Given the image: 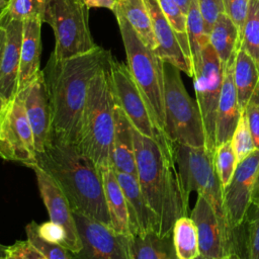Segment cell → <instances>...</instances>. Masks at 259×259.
I'll use <instances>...</instances> for the list:
<instances>
[{"label":"cell","mask_w":259,"mask_h":259,"mask_svg":"<svg viewBox=\"0 0 259 259\" xmlns=\"http://www.w3.org/2000/svg\"><path fill=\"white\" fill-rule=\"evenodd\" d=\"M111 57L110 51L99 46L68 59L51 54L41 71L51 107L52 138L78 145L89 83Z\"/></svg>","instance_id":"1"},{"label":"cell","mask_w":259,"mask_h":259,"mask_svg":"<svg viewBox=\"0 0 259 259\" xmlns=\"http://www.w3.org/2000/svg\"><path fill=\"white\" fill-rule=\"evenodd\" d=\"M137 178L159 221V235L172 233L175 222L188 215V198L181 186L173 144H161L134 127Z\"/></svg>","instance_id":"2"},{"label":"cell","mask_w":259,"mask_h":259,"mask_svg":"<svg viewBox=\"0 0 259 259\" xmlns=\"http://www.w3.org/2000/svg\"><path fill=\"white\" fill-rule=\"evenodd\" d=\"M41 167L61 188L73 211L109 226L100 168L76 145L52 138L36 154Z\"/></svg>","instance_id":"3"},{"label":"cell","mask_w":259,"mask_h":259,"mask_svg":"<svg viewBox=\"0 0 259 259\" xmlns=\"http://www.w3.org/2000/svg\"><path fill=\"white\" fill-rule=\"evenodd\" d=\"M110 60L89 83L77 145L99 168L111 166L115 98L109 71Z\"/></svg>","instance_id":"4"},{"label":"cell","mask_w":259,"mask_h":259,"mask_svg":"<svg viewBox=\"0 0 259 259\" xmlns=\"http://www.w3.org/2000/svg\"><path fill=\"white\" fill-rule=\"evenodd\" d=\"M124 47L127 67L136 82L157 130L165 134L164 109V61L157 52L149 48L121 12L112 10Z\"/></svg>","instance_id":"5"},{"label":"cell","mask_w":259,"mask_h":259,"mask_svg":"<svg viewBox=\"0 0 259 259\" xmlns=\"http://www.w3.org/2000/svg\"><path fill=\"white\" fill-rule=\"evenodd\" d=\"M175 161L185 196L196 191L212 206L232 251L235 249V237L225 206L224 186L214 167V155L204 147H192L185 144L174 145Z\"/></svg>","instance_id":"6"},{"label":"cell","mask_w":259,"mask_h":259,"mask_svg":"<svg viewBox=\"0 0 259 259\" xmlns=\"http://www.w3.org/2000/svg\"><path fill=\"white\" fill-rule=\"evenodd\" d=\"M165 134L173 145L185 144L205 148L200 111L185 89L180 70L164 62Z\"/></svg>","instance_id":"7"},{"label":"cell","mask_w":259,"mask_h":259,"mask_svg":"<svg viewBox=\"0 0 259 259\" xmlns=\"http://www.w3.org/2000/svg\"><path fill=\"white\" fill-rule=\"evenodd\" d=\"M42 23H48L55 34L53 54L68 59L95 49L89 27V8L83 0H50Z\"/></svg>","instance_id":"8"},{"label":"cell","mask_w":259,"mask_h":259,"mask_svg":"<svg viewBox=\"0 0 259 259\" xmlns=\"http://www.w3.org/2000/svg\"><path fill=\"white\" fill-rule=\"evenodd\" d=\"M0 158L22 163L29 168L37 163L22 91L16 92L0 106Z\"/></svg>","instance_id":"9"},{"label":"cell","mask_w":259,"mask_h":259,"mask_svg":"<svg viewBox=\"0 0 259 259\" xmlns=\"http://www.w3.org/2000/svg\"><path fill=\"white\" fill-rule=\"evenodd\" d=\"M202 58V68L193 77V85L203 123L205 150L214 155L215 119L223 85L224 66L210 44L205 47Z\"/></svg>","instance_id":"10"},{"label":"cell","mask_w":259,"mask_h":259,"mask_svg":"<svg viewBox=\"0 0 259 259\" xmlns=\"http://www.w3.org/2000/svg\"><path fill=\"white\" fill-rule=\"evenodd\" d=\"M112 90L118 106L123 110L133 126L142 135L161 144H172L164 134L155 126L145 100L134 81L127 65L115 60L109 62Z\"/></svg>","instance_id":"11"},{"label":"cell","mask_w":259,"mask_h":259,"mask_svg":"<svg viewBox=\"0 0 259 259\" xmlns=\"http://www.w3.org/2000/svg\"><path fill=\"white\" fill-rule=\"evenodd\" d=\"M82 248L75 259H130L125 235L96 220L74 211Z\"/></svg>","instance_id":"12"},{"label":"cell","mask_w":259,"mask_h":259,"mask_svg":"<svg viewBox=\"0 0 259 259\" xmlns=\"http://www.w3.org/2000/svg\"><path fill=\"white\" fill-rule=\"evenodd\" d=\"M259 170V149L237 164L234 175L224 187V200L228 221L235 232L245 222L252 205L251 197Z\"/></svg>","instance_id":"13"},{"label":"cell","mask_w":259,"mask_h":259,"mask_svg":"<svg viewBox=\"0 0 259 259\" xmlns=\"http://www.w3.org/2000/svg\"><path fill=\"white\" fill-rule=\"evenodd\" d=\"M35 173L38 190L48 209L50 221L60 225L66 234L65 245L72 253H77L81 248V240L75 221L74 211L55 180L37 164L30 167Z\"/></svg>","instance_id":"14"},{"label":"cell","mask_w":259,"mask_h":259,"mask_svg":"<svg viewBox=\"0 0 259 259\" xmlns=\"http://www.w3.org/2000/svg\"><path fill=\"white\" fill-rule=\"evenodd\" d=\"M198 237L199 253L206 259H225L232 249L210 203L201 195L190 213Z\"/></svg>","instance_id":"15"},{"label":"cell","mask_w":259,"mask_h":259,"mask_svg":"<svg viewBox=\"0 0 259 259\" xmlns=\"http://www.w3.org/2000/svg\"><path fill=\"white\" fill-rule=\"evenodd\" d=\"M22 92L36 154L41 153L52 140V114L42 71Z\"/></svg>","instance_id":"16"},{"label":"cell","mask_w":259,"mask_h":259,"mask_svg":"<svg viewBox=\"0 0 259 259\" xmlns=\"http://www.w3.org/2000/svg\"><path fill=\"white\" fill-rule=\"evenodd\" d=\"M151 18L153 32L157 41V54L164 62H168L187 76L193 77L190 61L184 55L175 32L163 13L158 0H144Z\"/></svg>","instance_id":"17"},{"label":"cell","mask_w":259,"mask_h":259,"mask_svg":"<svg viewBox=\"0 0 259 259\" xmlns=\"http://www.w3.org/2000/svg\"><path fill=\"white\" fill-rule=\"evenodd\" d=\"M235 52L224 67L223 85L218 105L215 119V146L231 141L242 114L239 105L237 90L234 83L233 73L235 67ZM217 149V148H215Z\"/></svg>","instance_id":"18"},{"label":"cell","mask_w":259,"mask_h":259,"mask_svg":"<svg viewBox=\"0 0 259 259\" xmlns=\"http://www.w3.org/2000/svg\"><path fill=\"white\" fill-rule=\"evenodd\" d=\"M22 29L23 21L9 17L6 23V41L0 61V106L17 92Z\"/></svg>","instance_id":"19"},{"label":"cell","mask_w":259,"mask_h":259,"mask_svg":"<svg viewBox=\"0 0 259 259\" xmlns=\"http://www.w3.org/2000/svg\"><path fill=\"white\" fill-rule=\"evenodd\" d=\"M114 172L126 201L130 235L150 231L159 234L158 218L145 199L137 176L116 171Z\"/></svg>","instance_id":"20"},{"label":"cell","mask_w":259,"mask_h":259,"mask_svg":"<svg viewBox=\"0 0 259 259\" xmlns=\"http://www.w3.org/2000/svg\"><path fill=\"white\" fill-rule=\"evenodd\" d=\"M41 24L39 18L23 20L17 92L24 90L41 71Z\"/></svg>","instance_id":"21"},{"label":"cell","mask_w":259,"mask_h":259,"mask_svg":"<svg viewBox=\"0 0 259 259\" xmlns=\"http://www.w3.org/2000/svg\"><path fill=\"white\" fill-rule=\"evenodd\" d=\"M111 167L116 172L137 176L134 126L115 101V126L111 150Z\"/></svg>","instance_id":"22"},{"label":"cell","mask_w":259,"mask_h":259,"mask_svg":"<svg viewBox=\"0 0 259 259\" xmlns=\"http://www.w3.org/2000/svg\"><path fill=\"white\" fill-rule=\"evenodd\" d=\"M125 241L130 259H179L172 233L165 236L154 231L131 234Z\"/></svg>","instance_id":"23"},{"label":"cell","mask_w":259,"mask_h":259,"mask_svg":"<svg viewBox=\"0 0 259 259\" xmlns=\"http://www.w3.org/2000/svg\"><path fill=\"white\" fill-rule=\"evenodd\" d=\"M103 179L104 195L109 214V227L120 235H130L128 211L121 186L111 166L100 168Z\"/></svg>","instance_id":"24"},{"label":"cell","mask_w":259,"mask_h":259,"mask_svg":"<svg viewBox=\"0 0 259 259\" xmlns=\"http://www.w3.org/2000/svg\"><path fill=\"white\" fill-rule=\"evenodd\" d=\"M233 78L239 105L241 110L244 111L254 89L259 83V69L253 59L241 47L236 54Z\"/></svg>","instance_id":"25"},{"label":"cell","mask_w":259,"mask_h":259,"mask_svg":"<svg viewBox=\"0 0 259 259\" xmlns=\"http://www.w3.org/2000/svg\"><path fill=\"white\" fill-rule=\"evenodd\" d=\"M208 36L209 44L225 67L231 56L241 47L237 27L224 12L220 14L219 18L210 29Z\"/></svg>","instance_id":"26"},{"label":"cell","mask_w":259,"mask_h":259,"mask_svg":"<svg viewBox=\"0 0 259 259\" xmlns=\"http://www.w3.org/2000/svg\"><path fill=\"white\" fill-rule=\"evenodd\" d=\"M187 37L190 52V60L193 69V77L202 68V55L205 47L209 44L208 33L205 31L203 19L199 13L196 0H192L186 14ZM192 77V78H193Z\"/></svg>","instance_id":"27"},{"label":"cell","mask_w":259,"mask_h":259,"mask_svg":"<svg viewBox=\"0 0 259 259\" xmlns=\"http://www.w3.org/2000/svg\"><path fill=\"white\" fill-rule=\"evenodd\" d=\"M115 7L134 27L143 41L151 49L157 50L151 18L144 0H116Z\"/></svg>","instance_id":"28"},{"label":"cell","mask_w":259,"mask_h":259,"mask_svg":"<svg viewBox=\"0 0 259 259\" xmlns=\"http://www.w3.org/2000/svg\"><path fill=\"white\" fill-rule=\"evenodd\" d=\"M172 235L179 259H195L200 255L197 231L190 217L179 218L173 226Z\"/></svg>","instance_id":"29"},{"label":"cell","mask_w":259,"mask_h":259,"mask_svg":"<svg viewBox=\"0 0 259 259\" xmlns=\"http://www.w3.org/2000/svg\"><path fill=\"white\" fill-rule=\"evenodd\" d=\"M241 48L253 59L259 69V0H250Z\"/></svg>","instance_id":"30"},{"label":"cell","mask_w":259,"mask_h":259,"mask_svg":"<svg viewBox=\"0 0 259 259\" xmlns=\"http://www.w3.org/2000/svg\"><path fill=\"white\" fill-rule=\"evenodd\" d=\"M159 5L170 22L175 35L181 46V49L186 56V58L190 61V52L187 37V17L183 10L176 4L173 0H158Z\"/></svg>","instance_id":"31"},{"label":"cell","mask_w":259,"mask_h":259,"mask_svg":"<svg viewBox=\"0 0 259 259\" xmlns=\"http://www.w3.org/2000/svg\"><path fill=\"white\" fill-rule=\"evenodd\" d=\"M25 232L27 238L26 241L46 259H75L73 253L63 245L42 239L38 235L36 223H29L25 228Z\"/></svg>","instance_id":"32"},{"label":"cell","mask_w":259,"mask_h":259,"mask_svg":"<svg viewBox=\"0 0 259 259\" xmlns=\"http://www.w3.org/2000/svg\"><path fill=\"white\" fill-rule=\"evenodd\" d=\"M50 0H8L6 9L11 19L25 20L42 17Z\"/></svg>","instance_id":"33"},{"label":"cell","mask_w":259,"mask_h":259,"mask_svg":"<svg viewBox=\"0 0 259 259\" xmlns=\"http://www.w3.org/2000/svg\"><path fill=\"white\" fill-rule=\"evenodd\" d=\"M213 158L217 173L225 187L230 183L238 164L231 141L219 145L215 149Z\"/></svg>","instance_id":"34"},{"label":"cell","mask_w":259,"mask_h":259,"mask_svg":"<svg viewBox=\"0 0 259 259\" xmlns=\"http://www.w3.org/2000/svg\"><path fill=\"white\" fill-rule=\"evenodd\" d=\"M231 143L238 163L247 158L251 153L256 150L254 139L249 128L244 111H242L237 127L232 136Z\"/></svg>","instance_id":"35"},{"label":"cell","mask_w":259,"mask_h":259,"mask_svg":"<svg viewBox=\"0 0 259 259\" xmlns=\"http://www.w3.org/2000/svg\"><path fill=\"white\" fill-rule=\"evenodd\" d=\"M245 226L244 235V256L243 259H259V207L253 205L243 223Z\"/></svg>","instance_id":"36"},{"label":"cell","mask_w":259,"mask_h":259,"mask_svg":"<svg viewBox=\"0 0 259 259\" xmlns=\"http://www.w3.org/2000/svg\"><path fill=\"white\" fill-rule=\"evenodd\" d=\"M223 2L225 13L237 27L240 41L242 45L243 28L249 11L250 0H223Z\"/></svg>","instance_id":"37"},{"label":"cell","mask_w":259,"mask_h":259,"mask_svg":"<svg viewBox=\"0 0 259 259\" xmlns=\"http://www.w3.org/2000/svg\"><path fill=\"white\" fill-rule=\"evenodd\" d=\"M256 149H259V83L254 89L244 110Z\"/></svg>","instance_id":"38"},{"label":"cell","mask_w":259,"mask_h":259,"mask_svg":"<svg viewBox=\"0 0 259 259\" xmlns=\"http://www.w3.org/2000/svg\"><path fill=\"white\" fill-rule=\"evenodd\" d=\"M199 13L203 19L205 31L209 34L220 14L224 13L223 0H196Z\"/></svg>","instance_id":"39"},{"label":"cell","mask_w":259,"mask_h":259,"mask_svg":"<svg viewBox=\"0 0 259 259\" xmlns=\"http://www.w3.org/2000/svg\"><path fill=\"white\" fill-rule=\"evenodd\" d=\"M37 232L42 239L49 242L61 244L63 246L65 245L66 234L64 229L52 221L37 225Z\"/></svg>","instance_id":"40"},{"label":"cell","mask_w":259,"mask_h":259,"mask_svg":"<svg viewBox=\"0 0 259 259\" xmlns=\"http://www.w3.org/2000/svg\"><path fill=\"white\" fill-rule=\"evenodd\" d=\"M14 245L26 259H46L27 241H17Z\"/></svg>","instance_id":"41"},{"label":"cell","mask_w":259,"mask_h":259,"mask_svg":"<svg viewBox=\"0 0 259 259\" xmlns=\"http://www.w3.org/2000/svg\"><path fill=\"white\" fill-rule=\"evenodd\" d=\"M9 19V15L6 7L0 10V61L6 41V23Z\"/></svg>","instance_id":"42"},{"label":"cell","mask_w":259,"mask_h":259,"mask_svg":"<svg viewBox=\"0 0 259 259\" xmlns=\"http://www.w3.org/2000/svg\"><path fill=\"white\" fill-rule=\"evenodd\" d=\"M88 8H106L109 10H113L116 0H83Z\"/></svg>","instance_id":"43"},{"label":"cell","mask_w":259,"mask_h":259,"mask_svg":"<svg viewBox=\"0 0 259 259\" xmlns=\"http://www.w3.org/2000/svg\"><path fill=\"white\" fill-rule=\"evenodd\" d=\"M5 259H26L16 248L15 245L5 248Z\"/></svg>","instance_id":"44"},{"label":"cell","mask_w":259,"mask_h":259,"mask_svg":"<svg viewBox=\"0 0 259 259\" xmlns=\"http://www.w3.org/2000/svg\"><path fill=\"white\" fill-rule=\"evenodd\" d=\"M251 201H252V205L259 207V170H258V173H257V176L255 179Z\"/></svg>","instance_id":"45"},{"label":"cell","mask_w":259,"mask_h":259,"mask_svg":"<svg viewBox=\"0 0 259 259\" xmlns=\"http://www.w3.org/2000/svg\"><path fill=\"white\" fill-rule=\"evenodd\" d=\"M176 4H178V6L183 10V12L185 14H187V11L189 9L190 3L192 0H173Z\"/></svg>","instance_id":"46"},{"label":"cell","mask_w":259,"mask_h":259,"mask_svg":"<svg viewBox=\"0 0 259 259\" xmlns=\"http://www.w3.org/2000/svg\"><path fill=\"white\" fill-rule=\"evenodd\" d=\"M5 246L0 245V259H5Z\"/></svg>","instance_id":"47"},{"label":"cell","mask_w":259,"mask_h":259,"mask_svg":"<svg viewBox=\"0 0 259 259\" xmlns=\"http://www.w3.org/2000/svg\"><path fill=\"white\" fill-rule=\"evenodd\" d=\"M7 3H8V0H0V10L6 7Z\"/></svg>","instance_id":"48"},{"label":"cell","mask_w":259,"mask_h":259,"mask_svg":"<svg viewBox=\"0 0 259 259\" xmlns=\"http://www.w3.org/2000/svg\"><path fill=\"white\" fill-rule=\"evenodd\" d=\"M195 259H206V258H204V257H203V256H201V255H199V256H198V257H196V258H195Z\"/></svg>","instance_id":"49"},{"label":"cell","mask_w":259,"mask_h":259,"mask_svg":"<svg viewBox=\"0 0 259 259\" xmlns=\"http://www.w3.org/2000/svg\"><path fill=\"white\" fill-rule=\"evenodd\" d=\"M228 257H229V256H228ZM228 257H227V258H225V259H228Z\"/></svg>","instance_id":"50"}]
</instances>
